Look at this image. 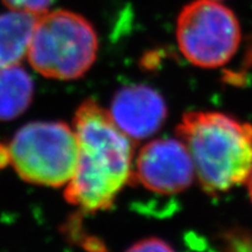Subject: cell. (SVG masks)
Segmentation results:
<instances>
[{
    "instance_id": "obj_12",
    "label": "cell",
    "mask_w": 252,
    "mask_h": 252,
    "mask_svg": "<svg viewBox=\"0 0 252 252\" xmlns=\"http://www.w3.org/2000/svg\"><path fill=\"white\" fill-rule=\"evenodd\" d=\"M228 244H230V249L235 250H252V238L244 236L243 234H231L229 236Z\"/></svg>"
},
{
    "instance_id": "obj_4",
    "label": "cell",
    "mask_w": 252,
    "mask_h": 252,
    "mask_svg": "<svg viewBox=\"0 0 252 252\" xmlns=\"http://www.w3.org/2000/svg\"><path fill=\"white\" fill-rule=\"evenodd\" d=\"M11 163L30 184L62 187L78 161L76 133L61 122H34L21 127L8 146Z\"/></svg>"
},
{
    "instance_id": "obj_6",
    "label": "cell",
    "mask_w": 252,
    "mask_h": 252,
    "mask_svg": "<svg viewBox=\"0 0 252 252\" xmlns=\"http://www.w3.org/2000/svg\"><path fill=\"white\" fill-rule=\"evenodd\" d=\"M154 193L172 195L190 187L195 178L193 160L181 140L158 139L141 149L132 179Z\"/></svg>"
},
{
    "instance_id": "obj_10",
    "label": "cell",
    "mask_w": 252,
    "mask_h": 252,
    "mask_svg": "<svg viewBox=\"0 0 252 252\" xmlns=\"http://www.w3.org/2000/svg\"><path fill=\"white\" fill-rule=\"evenodd\" d=\"M6 7L15 12H24L34 15L46 13L53 0H1Z\"/></svg>"
},
{
    "instance_id": "obj_13",
    "label": "cell",
    "mask_w": 252,
    "mask_h": 252,
    "mask_svg": "<svg viewBox=\"0 0 252 252\" xmlns=\"http://www.w3.org/2000/svg\"><path fill=\"white\" fill-rule=\"evenodd\" d=\"M11 162V157H9L8 147L0 144V168H4Z\"/></svg>"
},
{
    "instance_id": "obj_2",
    "label": "cell",
    "mask_w": 252,
    "mask_h": 252,
    "mask_svg": "<svg viewBox=\"0 0 252 252\" xmlns=\"http://www.w3.org/2000/svg\"><path fill=\"white\" fill-rule=\"evenodd\" d=\"M207 194L225 193L243 184L252 169V125L225 113L193 111L176 127Z\"/></svg>"
},
{
    "instance_id": "obj_5",
    "label": "cell",
    "mask_w": 252,
    "mask_h": 252,
    "mask_svg": "<svg viewBox=\"0 0 252 252\" xmlns=\"http://www.w3.org/2000/svg\"><path fill=\"white\" fill-rule=\"evenodd\" d=\"M241 39L237 17L217 0H196L179 14V48L196 67L214 69L226 64L238 50Z\"/></svg>"
},
{
    "instance_id": "obj_11",
    "label": "cell",
    "mask_w": 252,
    "mask_h": 252,
    "mask_svg": "<svg viewBox=\"0 0 252 252\" xmlns=\"http://www.w3.org/2000/svg\"><path fill=\"white\" fill-rule=\"evenodd\" d=\"M130 251H173L171 245H169L167 242L162 241L160 238H146L144 241L138 242L135 243L133 247L128 249Z\"/></svg>"
},
{
    "instance_id": "obj_8",
    "label": "cell",
    "mask_w": 252,
    "mask_h": 252,
    "mask_svg": "<svg viewBox=\"0 0 252 252\" xmlns=\"http://www.w3.org/2000/svg\"><path fill=\"white\" fill-rule=\"evenodd\" d=\"M37 18L15 11L0 14V69L19 63L27 54Z\"/></svg>"
},
{
    "instance_id": "obj_7",
    "label": "cell",
    "mask_w": 252,
    "mask_h": 252,
    "mask_svg": "<svg viewBox=\"0 0 252 252\" xmlns=\"http://www.w3.org/2000/svg\"><path fill=\"white\" fill-rule=\"evenodd\" d=\"M110 115L132 140H143L161 127L167 117L165 99L152 88L137 84L115 94Z\"/></svg>"
},
{
    "instance_id": "obj_1",
    "label": "cell",
    "mask_w": 252,
    "mask_h": 252,
    "mask_svg": "<svg viewBox=\"0 0 252 252\" xmlns=\"http://www.w3.org/2000/svg\"><path fill=\"white\" fill-rule=\"evenodd\" d=\"M74 126L78 161L64 190L65 200L84 212L109 209L132 178V139L93 99L77 109Z\"/></svg>"
},
{
    "instance_id": "obj_9",
    "label": "cell",
    "mask_w": 252,
    "mask_h": 252,
    "mask_svg": "<svg viewBox=\"0 0 252 252\" xmlns=\"http://www.w3.org/2000/svg\"><path fill=\"white\" fill-rule=\"evenodd\" d=\"M33 94V81L18 63L0 69V122L23 115L31 105Z\"/></svg>"
},
{
    "instance_id": "obj_14",
    "label": "cell",
    "mask_w": 252,
    "mask_h": 252,
    "mask_svg": "<svg viewBox=\"0 0 252 252\" xmlns=\"http://www.w3.org/2000/svg\"><path fill=\"white\" fill-rule=\"evenodd\" d=\"M245 182H247V186H248V193H249V196H250V200L252 202V169L251 172L249 173L247 180H245Z\"/></svg>"
},
{
    "instance_id": "obj_3",
    "label": "cell",
    "mask_w": 252,
    "mask_h": 252,
    "mask_svg": "<svg viewBox=\"0 0 252 252\" xmlns=\"http://www.w3.org/2000/svg\"><path fill=\"white\" fill-rule=\"evenodd\" d=\"M98 40L82 15L59 9L39 15L30 40L27 56L37 72L55 80L83 76L94 62Z\"/></svg>"
}]
</instances>
